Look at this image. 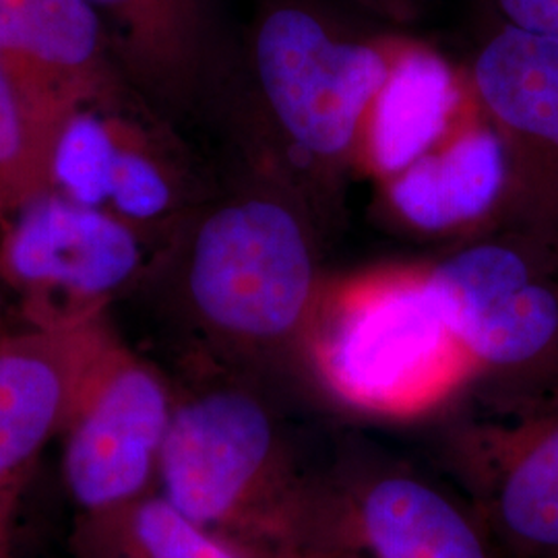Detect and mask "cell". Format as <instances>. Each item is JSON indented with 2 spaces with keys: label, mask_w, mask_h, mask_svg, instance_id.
<instances>
[{
  "label": "cell",
  "mask_w": 558,
  "mask_h": 558,
  "mask_svg": "<svg viewBox=\"0 0 558 558\" xmlns=\"http://www.w3.org/2000/svg\"><path fill=\"white\" fill-rule=\"evenodd\" d=\"M151 278L191 329L193 350L257 379L276 366L296 368L325 278L315 211L255 163L180 223Z\"/></svg>",
  "instance_id": "obj_1"
},
{
  "label": "cell",
  "mask_w": 558,
  "mask_h": 558,
  "mask_svg": "<svg viewBox=\"0 0 558 558\" xmlns=\"http://www.w3.org/2000/svg\"><path fill=\"white\" fill-rule=\"evenodd\" d=\"M184 366L161 451V497L259 558L331 538V484L306 474L259 379L197 350Z\"/></svg>",
  "instance_id": "obj_2"
},
{
  "label": "cell",
  "mask_w": 558,
  "mask_h": 558,
  "mask_svg": "<svg viewBox=\"0 0 558 558\" xmlns=\"http://www.w3.org/2000/svg\"><path fill=\"white\" fill-rule=\"evenodd\" d=\"M300 373L341 410L383 422L430 418L478 383L428 260L325 276Z\"/></svg>",
  "instance_id": "obj_3"
},
{
  "label": "cell",
  "mask_w": 558,
  "mask_h": 558,
  "mask_svg": "<svg viewBox=\"0 0 558 558\" xmlns=\"http://www.w3.org/2000/svg\"><path fill=\"white\" fill-rule=\"evenodd\" d=\"M405 36L348 27L317 0H265L248 38L267 158L315 211L356 174L362 124Z\"/></svg>",
  "instance_id": "obj_4"
},
{
  "label": "cell",
  "mask_w": 558,
  "mask_h": 558,
  "mask_svg": "<svg viewBox=\"0 0 558 558\" xmlns=\"http://www.w3.org/2000/svg\"><path fill=\"white\" fill-rule=\"evenodd\" d=\"M428 263L449 320L478 364V401L557 389L558 244L497 226Z\"/></svg>",
  "instance_id": "obj_5"
},
{
  "label": "cell",
  "mask_w": 558,
  "mask_h": 558,
  "mask_svg": "<svg viewBox=\"0 0 558 558\" xmlns=\"http://www.w3.org/2000/svg\"><path fill=\"white\" fill-rule=\"evenodd\" d=\"M52 191L160 248L214 193L163 112L140 89L69 120L54 149Z\"/></svg>",
  "instance_id": "obj_6"
},
{
  "label": "cell",
  "mask_w": 558,
  "mask_h": 558,
  "mask_svg": "<svg viewBox=\"0 0 558 558\" xmlns=\"http://www.w3.org/2000/svg\"><path fill=\"white\" fill-rule=\"evenodd\" d=\"M160 246L106 214L48 191L0 228V283L23 327L71 329L106 319L145 283Z\"/></svg>",
  "instance_id": "obj_7"
},
{
  "label": "cell",
  "mask_w": 558,
  "mask_h": 558,
  "mask_svg": "<svg viewBox=\"0 0 558 558\" xmlns=\"http://www.w3.org/2000/svg\"><path fill=\"white\" fill-rule=\"evenodd\" d=\"M458 420L447 459L505 558H558V387Z\"/></svg>",
  "instance_id": "obj_8"
},
{
  "label": "cell",
  "mask_w": 558,
  "mask_h": 558,
  "mask_svg": "<svg viewBox=\"0 0 558 558\" xmlns=\"http://www.w3.org/2000/svg\"><path fill=\"white\" fill-rule=\"evenodd\" d=\"M174 383L124 341L83 391L60 439V474L77 513H98L158 490Z\"/></svg>",
  "instance_id": "obj_9"
},
{
  "label": "cell",
  "mask_w": 558,
  "mask_h": 558,
  "mask_svg": "<svg viewBox=\"0 0 558 558\" xmlns=\"http://www.w3.org/2000/svg\"><path fill=\"white\" fill-rule=\"evenodd\" d=\"M465 71L507 156L502 226L558 244V40L500 21Z\"/></svg>",
  "instance_id": "obj_10"
},
{
  "label": "cell",
  "mask_w": 558,
  "mask_h": 558,
  "mask_svg": "<svg viewBox=\"0 0 558 558\" xmlns=\"http://www.w3.org/2000/svg\"><path fill=\"white\" fill-rule=\"evenodd\" d=\"M120 341L108 319L0 336V558H15L21 500L44 449Z\"/></svg>",
  "instance_id": "obj_11"
},
{
  "label": "cell",
  "mask_w": 558,
  "mask_h": 558,
  "mask_svg": "<svg viewBox=\"0 0 558 558\" xmlns=\"http://www.w3.org/2000/svg\"><path fill=\"white\" fill-rule=\"evenodd\" d=\"M0 73L52 161L77 112L137 89L89 0H0Z\"/></svg>",
  "instance_id": "obj_12"
},
{
  "label": "cell",
  "mask_w": 558,
  "mask_h": 558,
  "mask_svg": "<svg viewBox=\"0 0 558 558\" xmlns=\"http://www.w3.org/2000/svg\"><path fill=\"white\" fill-rule=\"evenodd\" d=\"M333 536L360 558H505L472 502L405 465L331 484Z\"/></svg>",
  "instance_id": "obj_13"
},
{
  "label": "cell",
  "mask_w": 558,
  "mask_h": 558,
  "mask_svg": "<svg viewBox=\"0 0 558 558\" xmlns=\"http://www.w3.org/2000/svg\"><path fill=\"white\" fill-rule=\"evenodd\" d=\"M377 186L383 207L401 228L463 240L502 226L509 166L478 101L439 145Z\"/></svg>",
  "instance_id": "obj_14"
},
{
  "label": "cell",
  "mask_w": 558,
  "mask_h": 558,
  "mask_svg": "<svg viewBox=\"0 0 558 558\" xmlns=\"http://www.w3.org/2000/svg\"><path fill=\"white\" fill-rule=\"evenodd\" d=\"M478 106L463 64L426 41L408 38L368 108L356 174L377 184L439 145Z\"/></svg>",
  "instance_id": "obj_15"
},
{
  "label": "cell",
  "mask_w": 558,
  "mask_h": 558,
  "mask_svg": "<svg viewBox=\"0 0 558 558\" xmlns=\"http://www.w3.org/2000/svg\"><path fill=\"white\" fill-rule=\"evenodd\" d=\"M126 77L158 110H180L214 77L209 0H89Z\"/></svg>",
  "instance_id": "obj_16"
},
{
  "label": "cell",
  "mask_w": 558,
  "mask_h": 558,
  "mask_svg": "<svg viewBox=\"0 0 558 558\" xmlns=\"http://www.w3.org/2000/svg\"><path fill=\"white\" fill-rule=\"evenodd\" d=\"M73 558H259L180 513L158 490L114 509L77 513Z\"/></svg>",
  "instance_id": "obj_17"
},
{
  "label": "cell",
  "mask_w": 558,
  "mask_h": 558,
  "mask_svg": "<svg viewBox=\"0 0 558 558\" xmlns=\"http://www.w3.org/2000/svg\"><path fill=\"white\" fill-rule=\"evenodd\" d=\"M48 191H52V158L0 73V228Z\"/></svg>",
  "instance_id": "obj_18"
},
{
  "label": "cell",
  "mask_w": 558,
  "mask_h": 558,
  "mask_svg": "<svg viewBox=\"0 0 558 558\" xmlns=\"http://www.w3.org/2000/svg\"><path fill=\"white\" fill-rule=\"evenodd\" d=\"M502 23L558 40V0H493Z\"/></svg>",
  "instance_id": "obj_19"
},
{
  "label": "cell",
  "mask_w": 558,
  "mask_h": 558,
  "mask_svg": "<svg viewBox=\"0 0 558 558\" xmlns=\"http://www.w3.org/2000/svg\"><path fill=\"white\" fill-rule=\"evenodd\" d=\"M359 4L360 9H366L368 13L377 15L380 20L391 23H408L418 17L420 9L426 0H350Z\"/></svg>",
  "instance_id": "obj_20"
},
{
  "label": "cell",
  "mask_w": 558,
  "mask_h": 558,
  "mask_svg": "<svg viewBox=\"0 0 558 558\" xmlns=\"http://www.w3.org/2000/svg\"><path fill=\"white\" fill-rule=\"evenodd\" d=\"M279 558H360V555L339 538H325L299 546Z\"/></svg>",
  "instance_id": "obj_21"
},
{
  "label": "cell",
  "mask_w": 558,
  "mask_h": 558,
  "mask_svg": "<svg viewBox=\"0 0 558 558\" xmlns=\"http://www.w3.org/2000/svg\"><path fill=\"white\" fill-rule=\"evenodd\" d=\"M4 333V327H2V304H0V336Z\"/></svg>",
  "instance_id": "obj_22"
}]
</instances>
